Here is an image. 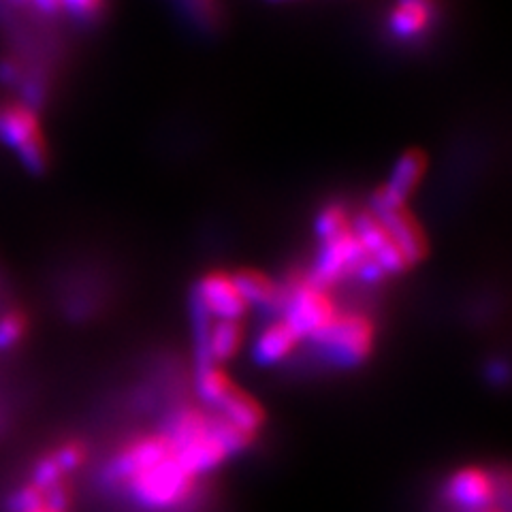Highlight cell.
Listing matches in <instances>:
<instances>
[{
    "label": "cell",
    "instance_id": "cell-1",
    "mask_svg": "<svg viewBox=\"0 0 512 512\" xmlns=\"http://www.w3.org/2000/svg\"><path fill=\"white\" fill-rule=\"evenodd\" d=\"M199 480L165 429L139 434L120 444L105 468V483L152 512L186 508Z\"/></svg>",
    "mask_w": 512,
    "mask_h": 512
},
{
    "label": "cell",
    "instance_id": "cell-2",
    "mask_svg": "<svg viewBox=\"0 0 512 512\" xmlns=\"http://www.w3.org/2000/svg\"><path fill=\"white\" fill-rule=\"evenodd\" d=\"M374 325L363 314H342L320 331L312 342L320 346L323 355L342 367H355L372 355Z\"/></svg>",
    "mask_w": 512,
    "mask_h": 512
},
{
    "label": "cell",
    "instance_id": "cell-3",
    "mask_svg": "<svg viewBox=\"0 0 512 512\" xmlns=\"http://www.w3.org/2000/svg\"><path fill=\"white\" fill-rule=\"evenodd\" d=\"M506 495L508 480H500L493 472L478 466H466L453 472L442 487L444 502L455 508V512H476L498 506V500H506Z\"/></svg>",
    "mask_w": 512,
    "mask_h": 512
},
{
    "label": "cell",
    "instance_id": "cell-4",
    "mask_svg": "<svg viewBox=\"0 0 512 512\" xmlns=\"http://www.w3.org/2000/svg\"><path fill=\"white\" fill-rule=\"evenodd\" d=\"M284 303V323L291 327L297 338H316L331 320L338 316L333 301L323 288L306 282L295 286L291 293L282 297Z\"/></svg>",
    "mask_w": 512,
    "mask_h": 512
},
{
    "label": "cell",
    "instance_id": "cell-5",
    "mask_svg": "<svg viewBox=\"0 0 512 512\" xmlns=\"http://www.w3.org/2000/svg\"><path fill=\"white\" fill-rule=\"evenodd\" d=\"M365 259L367 254L361 248L359 239L355 237V233H352V229H346L344 233L323 242V250H320L318 259L314 263L310 282L320 288L331 286L335 282H340L348 274H357L359 265Z\"/></svg>",
    "mask_w": 512,
    "mask_h": 512
},
{
    "label": "cell",
    "instance_id": "cell-6",
    "mask_svg": "<svg viewBox=\"0 0 512 512\" xmlns=\"http://www.w3.org/2000/svg\"><path fill=\"white\" fill-rule=\"evenodd\" d=\"M352 233L359 239L367 259H372L384 274H402L404 269L410 267L402 250L395 246L391 235L384 231V227L372 212H365L355 220Z\"/></svg>",
    "mask_w": 512,
    "mask_h": 512
},
{
    "label": "cell",
    "instance_id": "cell-7",
    "mask_svg": "<svg viewBox=\"0 0 512 512\" xmlns=\"http://www.w3.org/2000/svg\"><path fill=\"white\" fill-rule=\"evenodd\" d=\"M372 214L378 218L384 231L391 235L395 246L402 250L408 265H414L423 259L427 252L425 237L419 229V224H416L410 218V214L406 212V207H391V205L374 203Z\"/></svg>",
    "mask_w": 512,
    "mask_h": 512
},
{
    "label": "cell",
    "instance_id": "cell-8",
    "mask_svg": "<svg viewBox=\"0 0 512 512\" xmlns=\"http://www.w3.org/2000/svg\"><path fill=\"white\" fill-rule=\"evenodd\" d=\"M201 306L216 320H237L242 318L248 310L246 301L239 297L233 280L224 274H210L205 276L192 291Z\"/></svg>",
    "mask_w": 512,
    "mask_h": 512
},
{
    "label": "cell",
    "instance_id": "cell-9",
    "mask_svg": "<svg viewBox=\"0 0 512 512\" xmlns=\"http://www.w3.org/2000/svg\"><path fill=\"white\" fill-rule=\"evenodd\" d=\"M425 173V156L419 152H408L397 160L391 178L380 192H376L374 203L404 207L416 184L421 182Z\"/></svg>",
    "mask_w": 512,
    "mask_h": 512
},
{
    "label": "cell",
    "instance_id": "cell-10",
    "mask_svg": "<svg viewBox=\"0 0 512 512\" xmlns=\"http://www.w3.org/2000/svg\"><path fill=\"white\" fill-rule=\"evenodd\" d=\"M43 139L35 109L26 103H9L0 107V141L20 152L28 143Z\"/></svg>",
    "mask_w": 512,
    "mask_h": 512
},
{
    "label": "cell",
    "instance_id": "cell-11",
    "mask_svg": "<svg viewBox=\"0 0 512 512\" xmlns=\"http://www.w3.org/2000/svg\"><path fill=\"white\" fill-rule=\"evenodd\" d=\"M299 342L301 340L297 338V333L284 320H278V323L265 327L259 338H256L252 357L259 365H276L286 357H291V352L297 348Z\"/></svg>",
    "mask_w": 512,
    "mask_h": 512
},
{
    "label": "cell",
    "instance_id": "cell-12",
    "mask_svg": "<svg viewBox=\"0 0 512 512\" xmlns=\"http://www.w3.org/2000/svg\"><path fill=\"white\" fill-rule=\"evenodd\" d=\"M434 18V0H397L391 13V32L397 39L421 37Z\"/></svg>",
    "mask_w": 512,
    "mask_h": 512
},
{
    "label": "cell",
    "instance_id": "cell-13",
    "mask_svg": "<svg viewBox=\"0 0 512 512\" xmlns=\"http://www.w3.org/2000/svg\"><path fill=\"white\" fill-rule=\"evenodd\" d=\"M239 297L246 301V306H259V308H271L282 303V293L274 286L267 276L256 274V271H242L235 278H231Z\"/></svg>",
    "mask_w": 512,
    "mask_h": 512
},
{
    "label": "cell",
    "instance_id": "cell-14",
    "mask_svg": "<svg viewBox=\"0 0 512 512\" xmlns=\"http://www.w3.org/2000/svg\"><path fill=\"white\" fill-rule=\"evenodd\" d=\"M28 483L32 487H37L43 493H47L52 487H56L60 483H64V472L58 466V461L54 459L52 453H47L45 457H41L35 463V468H32V474H30Z\"/></svg>",
    "mask_w": 512,
    "mask_h": 512
},
{
    "label": "cell",
    "instance_id": "cell-15",
    "mask_svg": "<svg viewBox=\"0 0 512 512\" xmlns=\"http://www.w3.org/2000/svg\"><path fill=\"white\" fill-rule=\"evenodd\" d=\"M346 229H350V227H348L344 207H340V205L325 207V210L320 212V216L316 218V233L320 237V242H327V239L344 233Z\"/></svg>",
    "mask_w": 512,
    "mask_h": 512
},
{
    "label": "cell",
    "instance_id": "cell-16",
    "mask_svg": "<svg viewBox=\"0 0 512 512\" xmlns=\"http://www.w3.org/2000/svg\"><path fill=\"white\" fill-rule=\"evenodd\" d=\"M28 320L22 312H9L0 318V350H11L22 342Z\"/></svg>",
    "mask_w": 512,
    "mask_h": 512
},
{
    "label": "cell",
    "instance_id": "cell-17",
    "mask_svg": "<svg viewBox=\"0 0 512 512\" xmlns=\"http://www.w3.org/2000/svg\"><path fill=\"white\" fill-rule=\"evenodd\" d=\"M43 504H45V493L39 491L37 487H32L30 483H26L18 491H13L5 500V510L7 512H30Z\"/></svg>",
    "mask_w": 512,
    "mask_h": 512
},
{
    "label": "cell",
    "instance_id": "cell-18",
    "mask_svg": "<svg viewBox=\"0 0 512 512\" xmlns=\"http://www.w3.org/2000/svg\"><path fill=\"white\" fill-rule=\"evenodd\" d=\"M52 455L58 461V466L62 468V472L69 474V472L77 470L86 461V446L82 442H64V444L54 448Z\"/></svg>",
    "mask_w": 512,
    "mask_h": 512
},
{
    "label": "cell",
    "instance_id": "cell-19",
    "mask_svg": "<svg viewBox=\"0 0 512 512\" xmlns=\"http://www.w3.org/2000/svg\"><path fill=\"white\" fill-rule=\"evenodd\" d=\"M60 9L79 22H90L101 15L103 0H60Z\"/></svg>",
    "mask_w": 512,
    "mask_h": 512
},
{
    "label": "cell",
    "instance_id": "cell-20",
    "mask_svg": "<svg viewBox=\"0 0 512 512\" xmlns=\"http://www.w3.org/2000/svg\"><path fill=\"white\" fill-rule=\"evenodd\" d=\"M182 3L192 18L207 20L216 15V0H182Z\"/></svg>",
    "mask_w": 512,
    "mask_h": 512
},
{
    "label": "cell",
    "instance_id": "cell-21",
    "mask_svg": "<svg viewBox=\"0 0 512 512\" xmlns=\"http://www.w3.org/2000/svg\"><path fill=\"white\" fill-rule=\"evenodd\" d=\"M18 67L11 60H3L0 62V79H3L5 84H15L18 82Z\"/></svg>",
    "mask_w": 512,
    "mask_h": 512
},
{
    "label": "cell",
    "instance_id": "cell-22",
    "mask_svg": "<svg viewBox=\"0 0 512 512\" xmlns=\"http://www.w3.org/2000/svg\"><path fill=\"white\" fill-rule=\"evenodd\" d=\"M30 512H58V510H54V508H50V506H39V508H35V510H30Z\"/></svg>",
    "mask_w": 512,
    "mask_h": 512
}]
</instances>
